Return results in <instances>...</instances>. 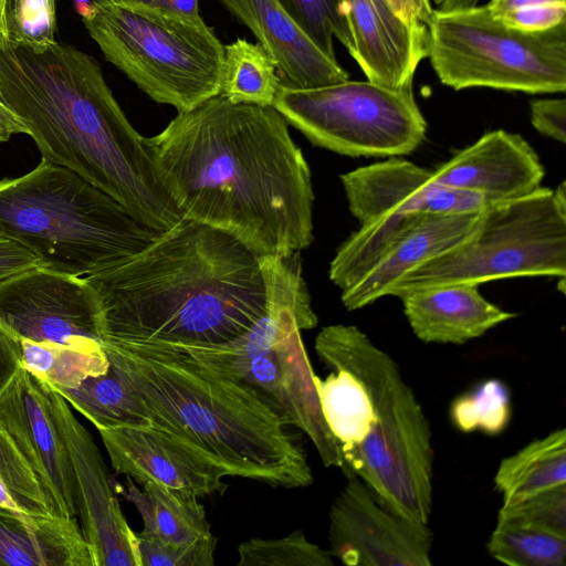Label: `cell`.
<instances>
[{
    "mask_svg": "<svg viewBox=\"0 0 566 566\" xmlns=\"http://www.w3.org/2000/svg\"><path fill=\"white\" fill-rule=\"evenodd\" d=\"M144 142L184 219L222 230L259 256L313 242L311 169L273 106L219 94Z\"/></svg>",
    "mask_w": 566,
    "mask_h": 566,
    "instance_id": "1",
    "label": "cell"
},
{
    "mask_svg": "<svg viewBox=\"0 0 566 566\" xmlns=\"http://www.w3.org/2000/svg\"><path fill=\"white\" fill-rule=\"evenodd\" d=\"M102 344H217L265 311L261 256L229 233L182 219L139 253L86 276Z\"/></svg>",
    "mask_w": 566,
    "mask_h": 566,
    "instance_id": "2",
    "label": "cell"
},
{
    "mask_svg": "<svg viewBox=\"0 0 566 566\" xmlns=\"http://www.w3.org/2000/svg\"><path fill=\"white\" fill-rule=\"evenodd\" d=\"M0 92L42 159L75 171L156 232L184 219L92 55L57 41L36 52L0 40Z\"/></svg>",
    "mask_w": 566,
    "mask_h": 566,
    "instance_id": "3",
    "label": "cell"
},
{
    "mask_svg": "<svg viewBox=\"0 0 566 566\" xmlns=\"http://www.w3.org/2000/svg\"><path fill=\"white\" fill-rule=\"evenodd\" d=\"M150 426L193 449L227 475L273 488L313 483L306 453L272 406L165 344H102Z\"/></svg>",
    "mask_w": 566,
    "mask_h": 566,
    "instance_id": "4",
    "label": "cell"
},
{
    "mask_svg": "<svg viewBox=\"0 0 566 566\" xmlns=\"http://www.w3.org/2000/svg\"><path fill=\"white\" fill-rule=\"evenodd\" d=\"M266 281L264 313L242 334L217 344L172 346L209 371L258 391L287 426L314 444L325 467L343 470L340 447L322 413L315 373L301 331L316 327L300 252L261 256Z\"/></svg>",
    "mask_w": 566,
    "mask_h": 566,
    "instance_id": "5",
    "label": "cell"
},
{
    "mask_svg": "<svg viewBox=\"0 0 566 566\" xmlns=\"http://www.w3.org/2000/svg\"><path fill=\"white\" fill-rule=\"evenodd\" d=\"M315 352L327 367L356 375L373 400L368 438L344 454L346 476H358L392 512L428 524L432 507L433 448L429 420L398 364L354 325L323 327Z\"/></svg>",
    "mask_w": 566,
    "mask_h": 566,
    "instance_id": "6",
    "label": "cell"
},
{
    "mask_svg": "<svg viewBox=\"0 0 566 566\" xmlns=\"http://www.w3.org/2000/svg\"><path fill=\"white\" fill-rule=\"evenodd\" d=\"M159 234L108 193L49 160L0 180V235L27 248L41 268L86 277L139 253Z\"/></svg>",
    "mask_w": 566,
    "mask_h": 566,
    "instance_id": "7",
    "label": "cell"
},
{
    "mask_svg": "<svg viewBox=\"0 0 566 566\" xmlns=\"http://www.w3.org/2000/svg\"><path fill=\"white\" fill-rule=\"evenodd\" d=\"M81 19L105 60L156 103L184 113L220 94L224 45L202 18L90 0Z\"/></svg>",
    "mask_w": 566,
    "mask_h": 566,
    "instance_id": "8",
    "label": "cell"
},
{
    "mask_svg": "<svg viewBox=\"0 0 566 566\" xmlns=\"http://www.w3.org/2000/svg\"><path fill=\"white\" fill-rule=\"evenodd\" d=\"M566 274V189L538 187L489 203L474 233L402 276L388 295L422 287Z\"/></svg>",
    "mask_w": 566,
    "mask_h": 566,
    "instance_id": "9",
    "label": "cell"
},
{
    "mask_svg": "<svg viewBox=\"0 0 566 566\" xmlns=\"http://www.w3.org/2000/svg\"><path fill=\"white\" fill-rule=\"evenodd\" d=\"M428 30V57L446 86L455 91L565 92L566 22L524 32L496 21L484 4L434 9Z\"/></svg>",
    "mask_w": 566,
    "mask_h": 566,
    "instance_id": "10",
    "label": "cell"
},
{
    "mask_svg": "<svg viewBox=\"0 0 566 566\" xmlns=\"http://www.w3.org/2000/svg\"><path fill=\"white\" fill-rule=\"evenodd\" d=\"M272 106L313 145L344 156L408 155L427 133L412 86L349 78L313 88L281 85Z\"/></svg>",
    "mask_w": 566,
    "mask_h": 566,
    "instance_id": "11",
    "label": "cell"
},
{
    "mask_svg": "<svg viewBox=\"0 0 566 566\" xmlns=\"http://www.w3.org/2000/svg\"><path fill=\"white\" fill-rule=\"evenodd\" d=\"M481 211L412 213L360 224L329 264V280L339 287L343 305L355 311L387 296L408 272L469 239Z\"/></svg>",
    "mask_w": 566,
    "mask_h": 566,
    "instance_id": "12",
    "label": "cell"
},
{
    "mask_svg": "<svg viewBox=\"0 0 566 566\" xmlns=\"http://www.w3.org/2000/svg\"><path fill=\"white\" fill-rule=\"evenodd\" d=\"M0 323L20 339L102 345L97 302L85 277L41 266L0 284Z\"/></svg>",
    "mask_w": 566,
    "mask_h": 566,
    "instance_id": "13",
    "label": "cell"
},
{
    "mask_svg": "<svg viewBox=\"0 0 566 566\" xmlns=\"http://www.w3.org/2000/svg\"><path fill=\"white\" fill-rule=\"evenodd\" d=\"M329 510V553L348 566H430L432 532L382 505L348 475Z\"/></svg>",
    "mask_w": 566,
    "mask_h": 566,
    "instance_id": "14",
    "label": "cell"
},
{
    "mask_svg": "<svg viewBox=\"0 0 566 566\" xmlns=\"http://www.w3.org/2000/svg\"><path fill=\"white\" fill-rule=\"evenodd\" d=\"M50 398L71 459L80 527L94 566H142L137 533L123 514L99 449L73 415L69 402L52 387Z\"/></svg>",
    "mask_w": 566,
    "mask_h": 566,
    "instance_id": "15",
    "label": "cell"
},
{
    "mask_svg": "<svg viewBox=\"0 0 566 566\" xmlns=\"http://www.w3.org/2000/svg\"><path fill=\"white\" fill-rule=\"evenodd\" d=\"M0 424L46 488L55 514L76 518L73 468L53 417L50 387L23 366L0 396Z\"/></svg>",
    "mask_w": 566,
    "mask_h": 566,
    "instance_id": "16",
    "label": "cell"
},
{
    "mask_svg": "<svg viewBox=\"0 0 566 566\" xmlns=\"http://www.w3.org/2000/svg\"><path fill=\"white\" fill-rule=\"evenodd\" d=\"M340 182L359 224L412 213L479 212L488 205L479 195L436 182L431 170L399 157L343 174Z\"/></svg>",
    "mask_w": 566,
    "mask_h": 566,
    "instance_id": "17",
    "label": "cell"
},
{
    "mask_svg": "<svg viewBox=\"0 0 566 566\" xmlns=\"http://www.w3.org/2000/svg\"><path fill=\"white\" fill-rule=\"evenodd\" d=\"M111 464L140 485L154 483L199 499L223 494L224 471L151 426L98 429Z\"/></svg>",
    "mask_w": 566,
    "mask_h": 566,
    "instance_id": "18",
    "label": "cell"
},
{
    "mask_svg": "<svg viewBox=\"0 0 566 566\" xmlns=\"http://www.w3.org/2000/svg\"><path fill=\"white\" fill-rule=\"evenodd\" d=\"M347 32L346 50L367 81L391 87L412 86L429 54V30L405 21L387 0H339Z\"/></svg>",
    "mask_w": 566,
    "mask_h": 566,
    "instance_id": "19",
    "label": "cell"
},
{
    "mask_svg": "<svg viewBox=\"0 0 566 566\" xmlns=\"http://www.w3.org/2000/svg\"><path fill=\"white\" fill-rule=\"evenodd\" d=\"M431 172L436 182L479 195L488 205L534 191L545 174L534 148L503 129L485 133Z\"/></svg>",
    "mask_w": 566,
    "mask_h": 566,
    "instance_id": "20",
    "label": "cell"
},
{
    "mask_svg": "<svg viewBox=\"0 0 566 566\" xmlns=\"http://www.w3.org/2000/svg\"><path fill=\"white\" fill-rule=\"evenodd\" d=\"M219 1L272 55L281 85L313 88L349 78L336 59L323 53L300 30L277 0Z\"/></svg>",
    "mask_w": 566,
    "mask_h": 566,
    "instance_id": "21",
    "label": "cell"
},
{
    "mask_svg": "<svg viewBox=\"0 0 566 566\" xmlns=\"http://www.w3.org/2000/svg\"><path fill=\"white\" fill-rule=\"evenodd\" d=\"M478 284L458 283L399 294L413 334L426 343L464 344L515 317L485 300Z\"/></svg>",
    "mask_w": 566,
    "mask_h": 566,
    "instance_id": "22",
    "label": "cell"
},
{
    "mask_svg": "<svg viewBox=\"0 0 566 566\" xmlns=\"http://www.w3.org/2000/svg\"><path fill=\"white\" fill-rule=\"evenodd\" d=\"M0 565L94 566L75 517L0 506Z\"/></svg>",
    "mask_w": 566,
    "mask_h": 566,
    "instance_id": "23",
    "label": "cell"
},
{
    "mask_svg": "<svg viewBox=\"0 0 566 566\" xmlns=\"http://www.w3.org/2000/svg\"><path fill=\"white\" fill-rule=\"evenodd\" d=\"M142 486L138 489L127 478L126 489L119 490L138 510L144 523L143 533L163 543L186 548L218 543L199 497L154 483Z\"/></svg>",
    "mask_w": 566,
    "mask_h": 566,
    "instance_id": "24",
    "label": "cell"
},
{
    "mask_svg": "<svg viewBox=\"0 0 566 566\" xmlns=\"http://www.w3.org/2000/svg\"><path fill=\"white\" fill-rule=\"evenodd\" d=\"M566 484V430L556 429L504 458L494 475L502 505Z\"/></svg>",
    "mask_w": 566,
    "mask_h": 566,
    "instance_id": "25",
    "label": "cell"
},
{
    "mask_svg": "<svg viewBox=\"0 0 566 566\" xmlns=\"http://www.w3.org/2000/svg\"><path fill=\"white\" fill-rule=\"evenodd\" d=\"M314 382L325 422L344 457L371 432L376 415L370 395L356 375L344 369L324 379L315 375Z\"/></svg>",
    "mask_w": 566,
    "mask_h": 566,
    "instance_id": "26",
    "label": "cell"
},
{
    "mask_svg": "<svg viewBox=\"0 0 566 566\" xmlns=\"http://www.w3.org/2000/svg\"><path fill=\"white\" fill-rule=\"evenodd\" d=\"M55 390L97 430L150 426L146 410L109 363L104 374L87 377L75 388Z\"/></svg>",
    "mask_w": 566,
    "mask_h": 566,
    "instance_id": "27",
    "label": "cell"
},
{
    "mask_svg": "<svg viewBox=\"0 0 566 566\" xmlns=\"http://www.w3.org/2000/svg\"><path fill=\"white\" fill-rule=\"evenodd\" d=\"M280 86L275 61L261 43L239 38L224 45L220 94L229 102L272 106Z\"/></svg>",
    "mask_w": 566,
    "mask_h": 566,
    "instance_id": "28",
    "label": "cell"
},
{
    "mask_svg": "<svg viewBox=\"0 0 566 566\" xmlns=\"http://www.w3.org/2000/svg\"><path fill=\"white\" fill-rule=\"evenodd\" d=\"M22 366L54 389L75 388L87 377L106 371L108 359L102 345L75 347L21 339Z\"/></svg>",
    "mask_w": 566,
    "mask_h": 566,
    "instance_id": "29",
    "label": "cell"
},
{
    "mask_svg": "<svg viewBox=\"0 0 566 566\" xmlns=\"http://www.w3.org/2000/svg\"><path fill=\"white\" fill-rule=\"evenodd\" d=\"M486 547L511 566H565V535L509 518L497 517Z\"/></svg>",
    "mask_w": 566,
    "mask_h": 566,
    "instance_id": "30",
    "label": "cell"
},
{
    "mask_svg": "<svg viewBox=\"0 0 566 566\" xmlns=\"http://www.w3.org/2000/svg\"><path fill=\"white\" fill-rule=\"evenodd\" d=\"M511 395L506 384L485 379L453 399L450 419L461 432L481 431L489 436L502 433L511 419Z\"/></svg>",
    "mask_w": 566,
    "mask_h": 566,
    "instance_id": "31",
    "label": "cell"
},
{
    "mask_svg": "<svg viewBox=\"0 0 566 566\" xmlns=\"http://www.w3.org/2000/svg\"><path fill=\"white\" fill-rule=\"evenodd\" d=\"M0 486L19 511L55 514L46 488L1 424Z\"/></svg>",
    "mask_w": 566,
    "mask_h": 566,
    "instance_id": "32",
    "label": "cell"
},
{
    "mask_svg": "<svg viewBox=\"0 0 566 566\" xmlns=\"http://www.w3.org/2000/svg\"><path fill=\"white\" fill-rule=\"evenodd\" d=\"M55 0H2L3 39L41 52L56 42Z\"/></svg>",
    "mask_w": 566,
    "mask_h": 566,
    "instance_id": "33",
    "label": "cell"
},
{
    "mask_svg": "<svg viewBox=\"0 0 566 566\" xmlns=\"http://www.w3.org/2000/svg\"><path fill=\"white\" fill-rule=\"evenodd\" d=\"M239 566H333V556L295 530L281 538H250L239 545Z\"/></svg>",
    "mask_w": 566,
    "mask_h": 566,
    "instance_id": "34",
    "label": "cell"
},
{
    "mask_svg": "<svg viewBox=\"0 0 566 566\" xmlns=\"http://www.w3.org/2000/svg\"><path fill=\"white\" fill-rule=\"evenodd\" d=\"M300 30L327 56L336 59L333 40L347 43L339 0H277Z\"/></svg>",
    "mask_w": 566,
    "mask_h": 566,
    "instance_id": "35",
    "label": "cell"
},
{
    "mask_svg": "<svg viewBox=\"0 0 566 566\" xmlns=\"http://www.w3.org/2000/svg\"><path fill=\"white\" fill-rule=\"evenodd\" d=\"M485 6L496 21L524 32L545 31L566 22V0H491Z\"/></svg>",
    "mask_w": 566,
    "mask_h": 566,
    "instance_id": "36",
    "label": "cell"
},
{
    "mask_svg": "<svg viewBox=\"0 0 566 566\" xmlns=\"http://www.w3.org/2000/svg\"><path fill=\"white\" fill-rule=\"evenodd\" d=\"M497 517L566 536V484L539 492L511 505H502Z\"/></svg>",
    "mask_w": 566,
    "mask_h": 566,
    "instance_id": "37",
    "label": "cell"
},
{
    "mask_svg": "<svg viewBox=\"0 0 566 566\" xmlns=\"http://www.w3.org/2000/svg\"><path fill=\"white\" fill-rule=\"evenodd\" d=\"M142 566H212L218 543L178 547L137 533Z\"/></svg>",
    "mask_w": 566,
    "mask_h": 566,
    "instance_id": "38",
    "label": "cell"
},
{
    "mask_svg": "<svg viewBox=\"0 0 566 566\" xmlns=\"http://www.w3.org/2000/svg\"><path fill=\"white\" fill-rule=\"evenodd\" d=\"M531 122L542 135L565 143L566 102L564 98H542L531 103Z\"/></svg>",
    "mask_w": 566,
    "mask_h": 566,
    "instance_id": "39",
    "label": "cell"
},
{
    "mask_svg": "<svg viewBox=\"0 0 566 566\" xmlns=\"http://www.w3.org/2000/svg\"><path fill=\"white\" fill-rule=\"evenodd\" d=\"M38 266V258L27 248L0 235V284Z\"/></svg>",
    "mask_w": 566,
    "mask_h": 566,
    "instance_id": "40",
    "label": "cell"
},
{
    "mask_svg": "<svg viewBox=\"0 0 566 566\" xmlns=\"http://www.w3.org/2000/svg\"><path fill=\"white\" fill-rule=\"evenodd\" d=\"M21 339L0 323V396L22 367Z\"/></svg>",
    "mask_w": 566,
    "mask_h": 566,
    "instance_id": "41",
    "label": "cell"
},
{
    "mask_svg": "<svg viewBox=\"0 0 566 566\" xmlns=\"http://www.w3.org/2000/svg\"><path fill=\"white\" fill-rule=\"evenodd\" d=\"M408 23L428 27L434 8L430 0H387Z\"/></svg>",
    "mask_w": 566,
    "mask_h": 566,
    "instance_id": "42",
    "label": "cell"
},
{
    "mask_svg": "<svg viewBox=\"0 0 566 566\" xmlns=\"http://www.w3.org/2000/svg\"><path fill=\"white\" fill-rule=\"evenodd\" d=\"M145 7L189 18H201L199 0H128Z\"/></svg>",
    "mask_w": 566,
    "mask_h": 566,
    "instance_id": "43",
    "label": "cell"
},
{
    "mask_svg": "<svg viewBox=\"0 0 566 566\" xmlns=\"http://www.w3.org/2000/svg\"><path fill=\"white\" fill-rule=\"evenodd\" d=\"M15 134H28V130L7 106L0 92V144L8 142Z\"/></svg>",
    "mask_w": 566,
    "mask_h": 566,
    "instance_id": "44",
    "label": "cell"
},
{
    "mask_svg": "<svg viewBox=\"0 0 566 566\" xmlns=\"http://www.w3.org/2000/svg\"><path fill=\"white\" fill-rule=\"evenodd\" d=\"M480 0H433L434 9L448 11L478 6Z\"/></svg>",
    "mask_w": 566,
    "mask_h": 566,
    "instance_id": "45",
    "label": "cell"
},
{
    "mask_svg": "<svg viewBox=\"0 0 566 566\" xmlns=\"http://www.w3.org/2000/svg\"><path fill=\"white\" fill-rule=\"evenodd\" d=\"M0 506L18 510L12 501L9 499L7 493L0 486Z\"/></svg>",
    "mask_w": 566,
    "mask_h": 566,
    "instance_id": "46",
    "label": "cell"
},
{
    "mask_svg": "<svg viewBox=\"0 0 566 566\" xmlns=\"http://www.w3.org/2000/svg\"><path fill=\"white\" fill-rule=\"evenodd\" d=\"M3 39V27H2V0H0V40Z\"/></svg>",
    "mask_w": 566,
    "mask_h": 566,
    "instance_id": "47",
    "label": "cell"
},
{
    "mask_svg": "<svg viewBox=\"0 0 566 566\" xmlns=\"http://www.w3.org/2000/svg\"><path fill=\"white\" fill-rule=\"evenodd\" d=\"M55 1H59V0H55Z\"/></svg>",
    "mask_w": 566,
    "mask_h": 566,
    "instance_id": "48",
    "label": "cell"
}]
</instances>
